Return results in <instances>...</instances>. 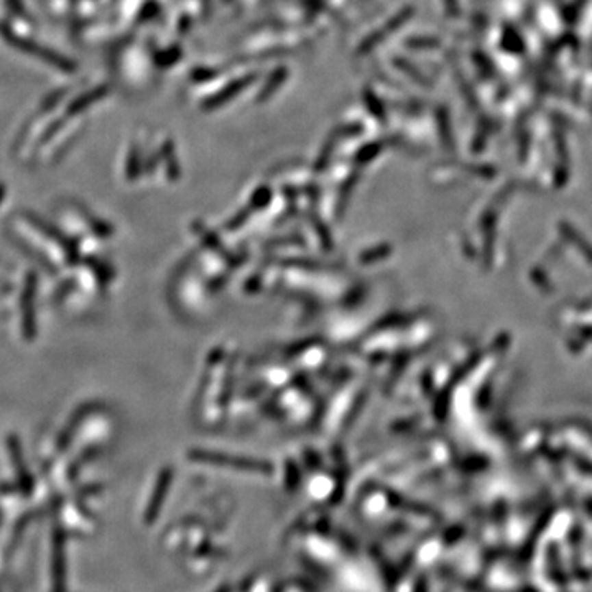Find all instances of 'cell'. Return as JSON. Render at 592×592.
<instances>
[{
  "mask_svg": "<svg viewBox=\"0 0 592 592\" xmlns=\"http://www.w3.org/2000/svg\"><path fill=\"white\" fill-rule=\"evenodd\" d=\"M0 35H2L3 38H5L7 43H10L12 47L20 49V51L27 53V55H32V56L38 58V60H43L45 63L55 66V68L61 69V71L69 73L74 69V64L69 60H66V58L56 55V53L51 51V49L40 47V45L35 43V41L22 38V36H18L16 33L8 30L5 25H0Z\"/></svg>",
  "mask_w": 592,
  "mask_h": 592,
  "instance_id": "6da1fadb",
  "label": "cell"
}]
</instances>
